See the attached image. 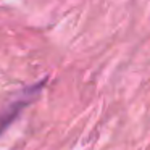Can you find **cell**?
I'll list each match as a JSON object with an SVG mask.
<instances>
[{"instance_id": "6da1fadb", "label": "cell", "mask_w": 150, "mask_h": 150, "mask_svg": "<svg viewBox=\"0 0 150 150\" xmlns=\"http://www.w3.org/2000/svg\"><path fill=\"white\" fill-rule=\"evenodd\" d=\"M34 94H36V92H34ZM34 94H31V95H34ZM31 95H29V97H23L21 100L15 102L11 107H8L4 113L0 115V136H2V134L5 132V129H7V127L10 126L15 120H16V116L21 113V110H23V108L29 103Z\"/></svg>"}]
</instances>
